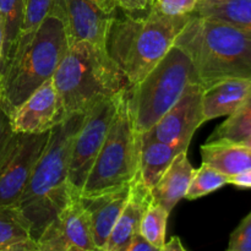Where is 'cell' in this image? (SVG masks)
Instances as JSON below:
<instances>
[{
	"mask_svg": "<svg viewBox=\"0 0 251 251\" xmlns=\"http://www.w3.org/2000/svg\"><path fill=\"white\" fill-rule=\"evenodd\" d=\"M83 119L85 113L69 115L50 130L48 142L15 205L28 222L36 242L74 196L69 185V164L74 139Z\"/></svg>",
	"mask_w": 251,
	"mask_h": 251,
	"instance_id": "obj_1",
	"label": "cell"
},
{
	"mask_svg": "<svg viewBox=\"0 0 251 251\" xmlns=\"http://www.w3.org/2000/svg\"><path fill=\"white\" fill-rule=\"evenodd\" d=\"M174 46L190 56L203 88L230 78L251 80V36L232 25L194 14Z\"/></svg>",
	"mask_w": 251,
	"mask_h": 251,
	"instance_id": "obj_2",
	"label": "cell"
},
{
	"mask_svg": "<svg viewBox=\"0 0 251 251\" xmlns=\"http://www.w3.org/2000/svg\"><path fill=\"white\" fill-rule=\"evenodd\" d=\"M194 14L167 16L154 6L142 16L115 19L107 49L126 78L127 86L142 80L174 46Z\"/></svg>",
	"mask_w": 251,
	"mask_h": 251,
	"instance_id": "obj_3",
	"label": "cell"
},
{
	"mask_svg": "<svg viewBox=\"0 0 251 251\" xmlns=\"http://www.w3.org/2000/svg\"><path fill=\"white\" fill-rule=\"evenodd\" d=\"M51 80L68 117L86 113L100 100L113 97L127 86L108 49L86 41L69 44Z\"/></svg>",
	"mask_w": 251,
	"mask_h": 251,
	"instance_id": "obj_4",
	"label": "cell"
},
{
	"mask_svg": "<svg viewBox=\"0 0 251 251\" xmlns=\"http://www.w3.org/2000/svg\"><path fill=\"white\" fill-rule=\"evenodd\" d=\"M191 83H199L195 65L183 49L173 46L140 82L127 86L130 117L137 134L149 131Z\"/></svg>",
	"mask_w": 251,
	"mask_h": 251,
	"instance_id": "obj_5",
	"label": "cell"
},
{
	"mask_svg": "<svg viewBox=\"0 0 251 251\" xmlns=\"http://www.w3.org/2000/svg\"><path fill=\"white\" fill-rule=\"evenodd\" d=\"M68 48L63 22L50 14L0 80L1 105L10 115L33 91L53 77Z\"/></svg>",
	"mask_w": 251,
	"mask_h": 251,
	"instance_id": "obj_6",
	"label": "cell"
},
{
	"mask_svg": "<svg viewBox=\"0 0 251 251\" xmlns=\"http://www.w3.org/2000/svg\"><path fill=\"white\" fill-rule=\"evenodd\" d=\"M127 86L120 92L117 112L80 195H96L130 185L139 176L141 135L132 125Z\"/></svg>",
	"mask_w": 251,
	"mask_h": 251,
	"instance_id": "obj_7",
	"label": "cell"
},
{
	"mask_svg": "<svg viewBox=\"0 0 251 251\" xmlns=\"http://www.w3.org/2000/svg\"><path fill=\"white\" fill-rule=\"evenodd\" d=\"M120 92L100 100L85 113V119L76 132L71 147L69 185L73 195H80L82 191L86 179L109 131L117 112Z\"/></svg>",
	"mask_w": 251,
	"mask_h": 251,
	"instance_id": "obj_8",
	"label": "cell"
},
{
	"mask_svg": "<svg viewBox=\"0 0 251 251\" xmlns=\"http://www.w3.org/2000/svg\"><path fill=\"white\" fill-rule=\"evenodd\" d=\"M49 132H12L0 150V206H15L21 198Z\"/></svg>",
	"mask_w": 251,
	"mask_h": 251,
	"instance_id": "obj_9",
	"label": "cell"
},
{
	"mask_svg": "<svg viewBox=\"0 0 251 251\" xmlns=\"http://www.w3.org/2000/svg\"><path fill=\"white\" fill-rule=\"evenodd\" d=\"M118 9L117 0H54L50 14L63 22L69 44L86 41L107 49Z\"/></svg>",
	"mask_w": 251,
	"mask_h": 251,
	"instance_id": "obj_10",
	"label": "cell"
},
{
	"mask_svg": "<svg viewBox=\"0 0 251 251\" xmlns=\"http://www.w3.org/2000/svg\"><path fill=\"white\" fill-rule=\"evenodd\" d=\"M203 87L191 83L178 102L149 130L141 135V141H156L189 149L196 130L205 124L202 112Z\"/></svg>",
	"mask_w": 251,
	"mask_h": 251,
	"instance_id": "obj_11",
	"label": "cell"
},
{
	"mask_svg": "<svg viewBox=\"0 0 251 251\" xmlns=\"http://www.w3.org/2000/svg\"><path fill=\"white\" fill-rule=\"evenodd\" d=\"M39 251H96L88 212L74 195L37 240Z\"/></svg>",
	"mask_w": 251,
	"mask_h": 251,
	"instance_id": "obj_12",
	"label": "cell"
},
{
	"mask_svg": "<svg viewBox=\"0 0 251 251\" xmlns=\"http://www.w3.org/2000/svg\"><path fill=\"white\" fill-rule=\"evenodd\" d=\"M10 117L14 131L41 134L50 131L68 115L53 80L49 78L33 91Z\"/></svg>",
	"mask_w": 251,
	"mask_h": 251,
	"instance_id": "obj_13",
	"label": "cell"
},
{
	"mask_svg": "<svg viewBox=\"0 0 251 251\" xmlns=\"http://www.w3.org/2000/svg\"><path fill=\"white\" fill-rule=\"evenodd\" d=\"M130 186L131 184L107 193L88 196L80 195L81 202L90 216L93 242L97 250L102 251L123 208L126 205L130 195Z\"/></svg>",
	"mask_w": 251,
	"mask_h": 251,
	"instance_id": "obj_14",
	"label": "cell"
},
{
	"mask_svg": "<svg viewBox=\"0 0 251 251\" xmlns=\"http://www.w3.org/2000/svg\"><path fill=\"white\" fill-rule=\"evenodd\" d=\"M151 200V191L139 174L131 183L126 205L123 208L102 251H127L132 237L140 232L142 217Z\"/></svg>",
	"mask_w": 251,
	"mask_h": 251,
	"instance_id": "obj_15",
	"label": "cell"
},
{
	"mask_svg": "<svg viewBox=\"0 0 251 251\" xmlns=\"http://www.w3.org/2000/svg\"><path fill=\"white\" fill-rule=\"evenodd\" d=\"M251 95V80L220 81L203 88L202 112L205 123L221 117H229Z\"/></svg>",
	"mask_w": 251,
	"mask_h": 251,
	"instance_id": "obj_16",
	"label": "cell"
},
{
	"mask_svg": "<svg viewBox=\"0 0 251 251\" xmlns=\"http://www.w3.org/2000/svg\"><path fill=\"white\" fill-rule=\"evenodd\" d=\"M194 171L195 169L188 158V151L179 153L158 183L150 189L152 199L161 203L168 212H172L179 201L185 199Z\"/></svg>",
	"mask_w": 251,
	"mask_h": 251,
	"instance_id": "obj_17",
	"label": "cell"
},
{
	"mask_svg": "<svg viewBox=\"0 0 251 251\" xmlns=\"http://www.w3.org/2000/svg\"><path fill=\"white\" fill-rule=\"evenodd\" d=\"M202 163L230 176L251 168V149L242 142L211 140L201 146Z\"/></svg>",
	"mask_w": 251,
	"mask_h": 251,
	"instance_id": "obj_18",
	"label": "cell"
},
{
	"mask_svg": "<svg viewBox=\"0 0 251 251\" xmlns=\"http://www.w3.org/2000/svg\"><path fill=\"white\" fill-rule=\"evenodd\" d=\"M185 151H188L185 147L164 144L156 140L141 141L139 174L145 185L149 189L153 188L174 158Z\"/></svg>",
	"mask_w": 251,
	"mask_h": 251,
	"instance_id": "obj_19",
	"label": "cell"
},
{
	"mask_svg": "<svg viewBox=\"0 0 251 251\" xmlns=\"http://www.w3.org/2000/svg\"><path fill=\"white\" fill-rule=\"evenodd\" d=\"M0 251H39L28 222L16 206H0Z\"/></svg>",
	"mask_w": 251,
	"mask_h": 251,
	"instance_id": "obj_20",
	"label": "cell"
},
{
	"mask_svg": "<svg viewBox=\"0 0 251 251\" xmlns=\"http://www.w3.org/2000/svg\"><path fill=\"white\" fill-rule=\"evenodd\" d=\"M194 14L220 20L251 36V0H200Z\"/></svg>",
	"mask_w": 251,
	"mask_h": 251,
	"instance_id": "obj_21",
	"label": "cell"
},
{
	"mask_svg": "<svg viewBox=\"0 0 251 251\" xmlns=\"http://www.w3.org/2000/svg\"><path fill=\"white\" fill-rule=\"evenodd\" d=\"M24 11L25 0H0V16L4 25L0 78L9 68L16 51L22 21H24Z\"/></svg>",
	"mask_w": 251,
	"mask_h": 251,
	"instance_id": "obj_22",
	"label": "cell"
},
{
	"mask_svg": "<svg viewBox=\"0 0 251 251\" xmlns=\"http://www.w3.org/2000/svg\"><path fill=\"white\" fill-rule=\"evenodd\" d=\"M53 4L54 0H25L24 21H22L21 32H20L16 51H15V55L12 58L10 65H11L15 59L19 58L26 50V48L29 46L32 39H33L34 34L37 33L38 28L41 27V25L43 24L44 20L50 14Z\"/></svg>",
	"mask_w": 251,
	"mask_h": 251,
	"instance_id": "obj_23",
	"label": "cell"
},
{
	"mask_svg": "<svg viewBox=\"0 0 251 251\" xmlns=\"http://www.w3.org/2000/svg\"><path fill=\"white\" fill-rule=\"evenodd\" d=\"M251 132V95L247 100L230 114L220 126L216 127L207 141L211 140H230L240 142Z\"/></svg>",
	"mask_w": 251,
	"mask_h": 251,
	"instance_id": "obj_24",
	"label": "cell"
},
{
	"mask_svg": "<svg viewBox=\"0 0 251 251\" xmlns=\"http://www.w3.org/2000/svg\"><path fill=\"white\" fill-rule=\"evenodd\" d=\"M169 215L171 212H168L161 203L156 202L152 199L142 217L140 233L153 247H156L158 251L163 250L164 244H166L167 223H168Z\"/></svg>",
	"mask_w": 251,
	"mask_h": 251,
	"instance_id": "obj_25",
	"label": "cell"
},
{
	"mask_svg": "<svg viewBox=\"0 0 251 251\" xmlns=\"http://www.w3.org/2000/svg\"><path fill=\"white\" fill-rule=\"evenodd\" d=\"M229 184V176L223 174L208 164L202 163L199 169H195L186 193V200H196L211 193L220 190Z\"/></svg>",
	"mask_w": 251,
	"mask_h": 251,
	"instance_id": "obj_26",
	"label": "cell"
},
{
	"mask_svg": "<svg viewBox=\"0 0 251 251\" xmlns=\"http://www.w3.org/2000/svg\"><path fill=\"white\" fill-rule=\"evenodd\" d=\"M200 0H154L153 6L167 16H184L195 12Z\"/></svg>",
	"mask_w": 251,
	"mask_h": 251,
	"instance_id": "obj_27",
	"label": "cell"
},
{
	"mask_svg": "<svg viewBox=\"0 0 251 251\" xmlns=\"http://www.w3.org/2000/svg\"><path fill=\"white\" fill-rule=\"evenodd\" d=\"M228 251H251V212L233 230L228 243Z\"/></svg>",
	"mask_w": 251,
	"mask_h": 251,
	"instance_id": "obj_28",
	"label": "cell"
},
{
	"mask_svg": "<svg viewBox=\"0 0 251 251\" xmlns=\"http://www.w3.org/2000/svg\"><path fill=\"white\" fill-rule=\"evenodd\" d=\"M118 7L124 11V14L132 16L146 15L153 6L154 0H117Z\"/></svg>",
	"mask_w": 251,
	"mask_h": 251,
	"instance_id": "obj_29",
	"label": "cell"
},
{
	"mask_svg": "<svg viewBox=\"0 0 251 251\" xmlns=\"http://www.w3.org/2000/svg\"><path fill=\"white\" fill-rule=\"evenodd\" d=\"M14 129L11 125V117L9 113L0 105V150L4 146L5 142L11 136Z\"/></svg>",
	"mask_w": 251,
	"mask_h": 251,
	"instance_id": "obj_30",
	"label": "cell"
},
{
	"mask_svg": "<svg viewBox=\"0 0 251 251\" xmlns=\"http://www.w3.org/2000/svg\"><path fill=\"white\" fill-rule=\"evenodd\" d=\"M127 251H158L156 247L151 244L141 233H136L130 242Z\"/></svg>",
	"mask_w": 251,
	"mask_h": 251,
	"instance_id": "obj_31",
	"label": "cell"
},
{
	"mask_svg": "<svg viewBox=\"0 0 251 251\" xmlns=\"http://www.w3.org/2000/svg\"><path fill=\"white\" fill-rule=\"evenodd\" d=\"M229 184L239 189H251V168L229 176Z\"/></svg>",
	"mask_w": 251,
	"mask_h": 251,
	"instance_id": "obj_32",
	"label": "cell"
},
{
	"mask_svg": "<svg viewBox=\"0 0 251 251\" xmlns=\"http://www.w3.org/2000/svg\"><path fill=\"white\" fill-rule=\"evenodd\" d=\"M185 247L179 237H172L169 242H166L162 251H185Z\"/></svg>",
	"mask_w": 251,
	"mask_h": 251,
	"instance_id": "obj_33",
	"label": "cell"
},
{
	"mask_svg": "<svg viewBox=\"0 0 251 251\" xmlns=\"http://www.w3.org/2000/svg\"><path fill=\"white\" fill-rule=\"evenodd\" d=\"M2 42H4V25H2V19L0 16V63H1L2 55ZM0 105H1V93H0Z\"/></svg>",
	"mask_w": 251,
	"mask_h": 251,
	"instance_id": "obj_34",
	"label": "cell"
},
{
	"mask_svg": "<svg viewBox=\"0 0 251 251\" xmlns=\"http://www.w3.org/2000/svg\"><path fill=\"white\" fill-rule=\"evenodd\" d=\"M240 142H242V144H244L245 146L250 147V149H251V132L249 135H248L247 137H245L244 140H243V141H240Z\"/></svg>",
	"mask_w": 251,
	"mask_h": 251,
	"instance_id": "obj_35",
	"label": "cell"
},
{
	"mask_svg": "<svg viewBox=\"0 0 251 251\" xmlns=\"http://www.w3.org/2000/svg\"><path fill=\"white\" fill-rule=\"evenodd\" d=\"M203 1H220V0H203Z\"/></svg>",
	"mask_w": 251,
	"mask_h": 251,
	"instance_id": "obj_36",
	"label": "cell"
},
{
	"mask_svg": "<svg viewBox=\"0 0 251 251\" xmlns=\"http://www.w3.org/2000/svg\"><path fill=\"white\" fill-rule=\"evenodd\" d=\"M117 2H118V1H117Z\"/></svg>",
	"mask_w": 251,
	"mask_h": 251,
	"instance_id": "obj_37",
	"label": "cell"
}]
</instances>
